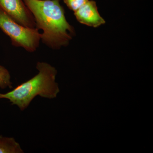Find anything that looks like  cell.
<instances>
[{"label":"cell","mask_w":153,"mask_h":153,"mask_svg":"<svg viewBox=\"0 0 153 153\" xmlns=\"http://www.w3.org/2000/svg\"><path fill=\"white\" fill-rule=\"evenodd\" d=\"M34 17L41 39L53 49L66 46L72 38L73 28L66 21L60 0H23Z\"/></svg>","instance_id":"cell-1"},{"label":"cell","mask_w":153,"mask_h":153,"mask_svg":"<svg viewBox=\"0 0 153 153\" xmlns=\"http://www.w3.org/2000/svg\"><path fill=\"white\" fill-rule=\"evenodd\" d=\"M36 68L39 71L37 75L10 92L0 93V99L9 100L24 111L37 96L48 99L56 97L59 89L55 82V68L44 62H38Z\"/></svg>","instance_id":"cell-2"},{"label":"cell","mask_w":153,"mask_h":153,"mask_svg":"<svg viewBox=\"0 0 153 153\" xmlns=\"http://www.w3.org/2000/svg\"><path fill=\"white\" fill-rule=\"evenodd\" d=\"M0 29L11 39L14 46L33 52L39 46L41 34L38 28L27 27L16 22L0 7Z\"/></svg>","instance_id":"cell-3"},{"label":"cell","mask_w":153,"mask_h":153,"mask_svg":"<svg viewBox=\"0 0 153 153\" xmlns=\"http://www.w3.org/2000/svg\"><path fill=\"white\" fill-rule=\"evenodd\" d=\"M0 7L20 25L35 27V20L23 0H0Z\"/></svg>","instance_id":"cell-4"},{"label":"cell","mask_w":153,"mask_h":153,"mask_svg":"<svg viewBox=\"0 0 153 153\" xmlns=\"http://www.w3.org/2000/svg\"><path fill=\"white\" fill-rule=\"evenodd\" d=\"M74 16L79 23L89 27H97L105 23L99 13L96 3L93 1H88L84 4L74 12Z\"/></svg>","instance_id":"cell-5"},{"label":"cell","mask_w":153,"mask_h":153,"mask_svg":"<svg viewBox=\"0 0 153 153\" xmlns=\"http://www.w3.org/2000/svg\"><path fill=\"white\" fill-rule=\"evenodd\" d=\"M22 153L24 152L14 138L0 136V153Z\"/></svg>","instance_id":"cell-6"},{"label":"cell","mask_w":153,"mask_h":153,"mask_svg":"<svg viewBox=\"0 0 153 153\" xmlns=\"http://www.w3.org/2000/svg\"><path fill=\"white\" fill-rule=\"evenodd\" d=\"M10 78V75L8 71L4 66H0V87L2 89L8 87L13 88Z\"/></svg>","instance_id":"cell-7"},{"label":"cell","mask_w":153,"mask_h":153,"mask_svg":"<svg viewBox=\"0 0 153 153\" xmlns=\"http://www.w3.org/2000/svg\"><path fill=\"white\" fill-rule=\"evenodd\" d=\"M89 0H63L64 2L71 10L76 12Z\"/></svg>","instance_id":"cell-8"}]
</instances>
